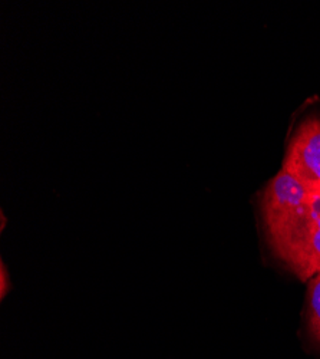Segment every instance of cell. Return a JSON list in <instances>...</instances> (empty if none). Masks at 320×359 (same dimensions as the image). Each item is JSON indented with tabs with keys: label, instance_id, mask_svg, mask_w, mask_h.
<instances>
[{
	"label": "cell",
	"instance_id": "cell-1",
	"mask_svg": "<svg viewBox=\"0 0 320 359\" xmlns=\"http://www.w3.org/2000/svg\"><path fill=\"white\" fill-rule=\"evenodd\" d=\"M266 231L276 257L300 280L309 282L320 273V196L312 194Z\"/></svg>",
	"mask_w": 320,
	"mask_h": 359
},
{
	"label": "cell",
	"instance_id": "cell-2",
	"mask_svg": "<svg viewBox=\"0 0 320 359\" xmlns=\"http://www.w3.org/2000/svg\"><path fill=\"white\" fill-rule=\"evenodd\" d=\"M283 170L320 196V118H307L298 127L287 145Z\"/></svg>",
	"mask_w": 320,
	"mask_h": 359
},
{
	"label": "cell",
	"instance_id": "cell-3",
	"mask_svg": "<svg viewBox=\"0 0 320 359\" xmlns=\"http://www.w3.org/2000/svg\"><path fill=\"white\" fill-rule=\"evenodd\" d=\"M307 323L313 339L320 345V273L307 282Z\"/></svg>",
	"mask_w": 320,
	"mask_h": 359
},
{
	"label": "cell",
	"instance_id": "cell-4",
	"mask_svg": "<svg viewBox=\"0 0 320 359\" xmlns=\"http://www.w3.org/2000/svg\"><path fill=\"white\" fill-rule=\"evenodd\" d=\"M9 290H11V278L8 273L6 264L2 262L0 263V296H2V299H5Z\"/></svg>",
	"mask_w": 320,
	"mask_h": 359
}]
</instances>
